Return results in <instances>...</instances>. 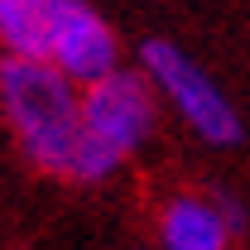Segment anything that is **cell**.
Listing matches in <instances>:
<instances>
[{"instance_id":"3","label":"cell","mask_w":250,"mask_h":250,"mask_svg":"<svg viewBox=\"0 0 250 250\" xmlns=\"http://www.w3.org/2000/svg\"><path fill=\"white\" fill-rule=\"evenodd\" d=\"M140 67L149 72V82L178 106V116H183L207 145H236V140H241V116H236V106L221 96V87L188 58L178 43L149 39V43L140 48Z\"/></svg>"},{"instance_id":"2","label":"cell","mask_w":250,"mask_h":250,"mask_svg":"<svg viewBox=\"0 0 250 250\" xmlns=\"http://www.w3.org/2000/svg\"><path fill=\"white\" fill-rule=\"evenodd\" d=\"M154 82L149 72H106L82 87V135L67 164L72 183H101L121 168L130 149H140L154 130Z\"/></svg>"},{"instance_id":"1","label":"cell","mask_w":250,"mask_h":250,"mask_svg":"<svg viewBox=\"0 0 250 250\" xmlns=\"http://www.w3.org/2000/svg\"><path fill=\"white\" fill-rule=\"evenodd\" d=\"M82 82H72L48 58H5L0 67V101L5 121L20 140V154L43 173H62L82 135Z\"/></svg>"},{"instance_id":"4","label":"cell","mask_w":250,"mask_h":250,"mask_svg":"<svg viewBox=\"0 0 250 250\" xmlns=\"http://www.w3.org/2000/svg\"><path fill=\"white\" fill-rule=\"evenodd\" d=\"M116 58H121L116 34L87 0H53V15H48V62H58L72 82L92 87L96 77L116 72Z\"/></svg>"},{"instance_id":"7","label":"cell","mask_w":250,"mask_h":250,"mask_svg":"<svg viewBox=\"0 0 250 250\" xmlns=\"http://www.w3.org/2000/svg\"><path fill=\"white\" fill-rule=\"evenodd\" d=\"M217 207H221V217H226V226H231V231H236V236H241V231H246V207H241V202H236V197H226V192H221L217 197Z\"/></svg>"},{"instance_id":"6","label":"cell","mask_w":250,"mask_h":250,"mask_svg":"<svg viewBox=\"0 0 250 250\" xmlns=\"http://www.w3.org/2000/svg\"><path fill=\"white\" fill-rule=\"evenodd\" d=\"M53 0H0V43L15 58H48Z\"/></svg>"},{"instance_id":"5","label":"cell","mask_w":250,"mask_h":250,"mask_svg":"<svg viewBox=\"0 0 250 250\" xmlns=\"http://www.w3.org/2000/svg\"><path fill=\"white\" fill-rule=\"evenodd\" d=\"M236 231L226 226L217 197H173L159 212V241L164 250H226Z\"/></svg>"}]
</instances>
